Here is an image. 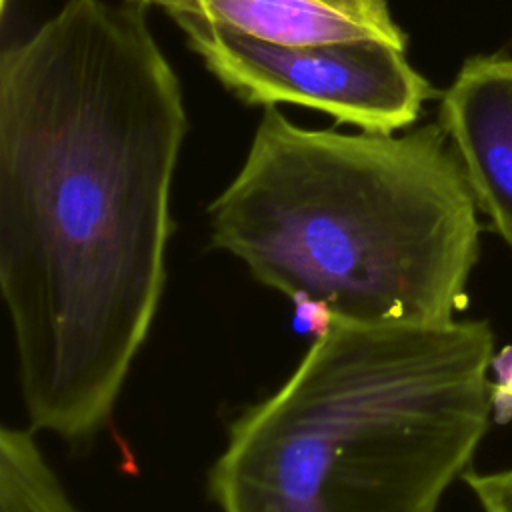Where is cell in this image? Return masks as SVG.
<instances>
[{"instance_id": "obj_7", "label": "cell", "mask_w": 512, "mask_h": 512, "mask_svg": "<svg viewBox=\"0 0 512 512\" xmlns=\"http://www.w3.org/2000/svg\"><path fill=\"white\" fill-rule=\"evenodd\" d=\"M0 512H82L28 426L0 428Z\"/></svg>"}, {"instance_id": "obj_9", "label": "cell", "mask_w": 512, "mask_h": 512, "mask_svg": "<svg viewBox=\"0 0 512 512\" xmlns=\"http://www.w3.org/2000/svg\"><path fill=\"white\" fill-rule=\"evenodd\" d=\"M490 404L492 420L512 422V344L494 352L490 364Z\"/></svg>"}, {"instance_id": "obj_6", "label": "cell", "mask_w": 512, "mask_h": 512, "mask_svg": "<svg viewBox=\"0 0 512 512\" xmlns=\"http://www.w3.org/2000/svg\"><path fill=\"white\" fill-rule=\"evenodd\" d=\"M142 6H158L174 22L216 24L288 46L382 40L406 48L388 0H142Z\"/></svg>"}, {"instance_id": "obj_5", "label": "cell", "mask_w": 512, "mask_h": 512, "mask_svg": "<svg viewBox=\"0 0 512 512\" xmlns=\"http://www.w3.org/2000/svg\"><path fill=\"white\" fill-rule=\"evenodd\" d=\"M438 124L478 210L512 248V56L466 60L442 94Z\"/></svg>"}, {"instance_id": "obj_4", "label": "cell", "mask_w": 512, "mask_h": 512, "mask_svg": "<svg viewBox=\"0 0 512 512\" xmlns=\"http://www.w3.org/2000/svg\"><path fill=\"white\" fill-rule=\"evenodd\" d=\"M176 24L206 70L250 106L302 104L364 132L396 134L434 94L404 48L382 40L288 46L196 20Z\"/></svg>"}, {"instance_id": "obj_1", "label": "cell", "mask_w": 512, "mask_h": 512, "mask_svg": "<svg viewBox=\"0 0 512 512\" xmlns=\"http://www.w3.org/2000/svg\"><path fill=\"white\" fill-rule=\"evenodd\" d=\"M142 4L66 0L0 54V294L28 428H110L166 286L188 114Z\"/></svg>"}, {"instance_id": "obj_2", "label": "cell", "mask_w": 512, "mask_h": 512, "mask_svg": "<svg viewBox=\"0 0 512 512\" xmlns=\"http://www.w3.org/2000/svg\"><path fill=\"white\" fill-rule=\"evenodd\" d=\"M478 206L440 124L310 130L266 106L210 202V244L288 300L348 324L456 320L480 250Z\"/></svg>"}, {"instance_id": "obj_8", "label": "cell", "mask_w": 512, "mask_h": 512, "mask_svg": "<svg viewBox=\"0 0 512 512\" xmlns=\"http://www.w3.org/2000/svg\"><path fill=\"white\" fill-rule=\"evenodd\" d=\"M462 478L482 512H512V468L466 472Z\"/></svg>"}, {"instance_id": "obj_10", "label": "cell", "mask_w": 512, "mask_h": 512, "mask_svg": "<svg viewBox=\"0 0 512 512\" xmlns=\"http://www.w3.org/2000/svg\"><path fill=\"white\" fill-rule=\"evenodd\" d=\"M294 304V328L298 332L310 334L312 338H320L332 330L336 318L330 306L322 300H314L308 296H296L290 300Z\"/></svg>"}, {"instance_id": "obj_3", "label": "cell", "mask_w": 512, "mask_h": 512, "mask_svg": "<svg viewBox=\"0 0 512 512\" xmlns=\"http://www.w3.org/2000/svg\"><path fill=\"white\" fill-rule=\"evenodd\" d=\"M484 320L348 324L228 426L218 512H438L492 420Z\"/></svg>"}, {"instance_id": "obj_11", "label": "cell", "mask_w": 512, "mask_h": 512, "mask_svg": "<svg viewBox=\"0 0 512 512\" xmlns=\"http://www.w3.org/2000/svg\"><path fill=\"white\" fill-rule=\"evenodd\" d=\"M6 4H8V0H0V10H4Z\"/></svg>"}, {"instance_id": "obj_12", "label": "cell", "mask_w": 512, "mask_h": 512, "mask_svg": "<svg viewBox=\"0 0 512 512\" xmlns=\"http://www.w3.org/2000/svg\"><path fill=\"white\" fill-rule=\"evenodd\" d=\"M124 2H134V4H142V0H124Z\"/></svg>"}]
</instances>
